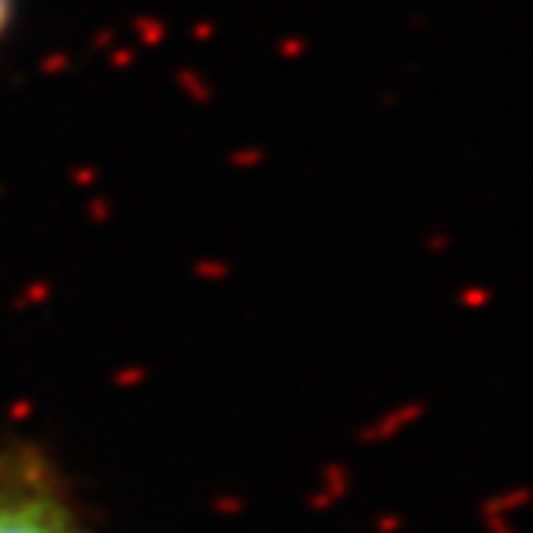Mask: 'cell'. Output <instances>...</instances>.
Returning <instances> with one entry per match:
<instances>
[{"instance_id":"2","label":"cell","mask_w":533,"mask_h":533,"mask_svg":"<svg viewBox=\"0 0 533 533\" xmlns=\"http://www.w3.org/2000/svg\"><path fill=\"white\" fill-rule=\"evenodd\" d=\"M7 14H11V0H0V32L7 25Z\"/></svg>"},{"instance_id":"1","label":"cell","mask_w":533,"mask_h":533,"mask_svg":"<svg viewBox=\"0 0 533 533\" xmlns=\"http://www.w3.org/2000/svg\"><path fill=\"white\" fill-rule=\"evenodd\" d=\"M0 533H91L52 481L25 464H0Z\"/></svg>"}]
</instances>
